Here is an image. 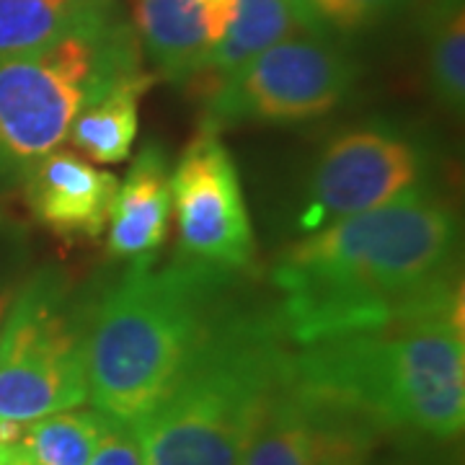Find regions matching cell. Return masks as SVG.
<instances>
[{
    "label": "cell",
    "instance_id": "obj_1",
    "mask_svg": "<svg viewBox=\"0 0 465 465\" xmlns=\"http://www.w3.org/2000/svg\"><path fill=\"white\" fill-rule=\"evenodd\" d=\"M460 228L427 183L295 241L274 266L284 336L305 347L430 313L463 316Z\"/></svg>",
    "mask_w": 465,
    "mask_h": 465
},
{
    "label": "cell",
    "instance_id": "obj_2",
    "mask_svg": "<svg viewBox=\"0 0 465 465\" xmlns=\"http://www.w3.org/2000/svg\"><path fill=\"white\" fill-rule=\"evenodd\" d=\"M231 274L186 259L133 262L88 313L91 406L127 427L150 414L228 308Z\"/></svg>",
    "mask_w": 465,
    "mask_h": 465
},
{
    "label": "cell",
    "instance_id": "obj_3",
    "mask_svg": "<svg viewBox=\"0 0 465 465\" xmlns=\"http://www.w3.org/2000/svg\"><path fill=\"white\" fill-rule=\"evenodd\" d=\"M292 372L360 411L385 440L445 445L463 432V316L396 318L295 347Z\"/></svg>",
    "mask_w": 465,
    "mask_h": 465
},
{
    "label": "cell",
    "instance_id": "obj_4",
    "mask_svg": "<svg viewBox=\"0 0 465 465\" xmlns=\"http://www.w3.org/2000/svg\"><path fill=\"white\" fill-rule=\"evenodd\" d=\"M292 351L274 311L228 302L163 401L133 424L145 465L241 463Z\"/></svg>",
    "mask_w": 465,
    "mask_h": 465
},
{
    "label": "cell",
    "instance_id": "obj_5",
    "mask_svg": "<svg viewBox=\"0 0 465 465\" xmlns=\"http://www.w3.org/2000/svg\"><path fill=\"white\" fill-rule=\"evenodd\" d=\"M143 73L133 29L119 18L34 54L0 57V171L24 173L60 148L91 101Z\"/></svg>",
    "mask_w": 465,
    "mask_h": 465
},
{
    "label": "cell",
    "instance_id": "obj_6",
    "mask_svg": "<svg viewBox=\"0 0 465 465\" xmlns=\"http://www.w3.org/2000/svg\"><path fill=\"white\" fill-rule=\"evenodd\" d=\"M88 313L60 269H42L11 298L0 326V421L29 424L88 401Z\"/></svg>",
    "mask_w": 465,
    "mask_h": 465
},
{
    "label": "cell",
    "instance_id": "obj_7",
    "mask_svg": "<svg viewBox=\"0 0 465 465\" xmlns=\"http://www.w3.org/2000/svg\"><path fill=\"white\" fill-rule=\"evenodd\" d=\"M357 67L329 32L302 29L269 47L207 96V130L235 122L295 124L329 114Z\"/></svg>",
    "mask_w": 465,
    "mask_h": 465
},
{
    "label": "cell",
    "instance_id": "obj_8",
    "mask_svg": "<svg viewBox=\"0 0 465 465\" xmlns=\"http://www.w3.org/2000/svg\"><path fill=\"white\" fill-rule=\"evenodd\" d=\"M382 432L347 403L290 375L269 396L238 465H370Z\"/></svg>",
    "mask_w": 465,
    "mask_h": 465
},
{
    "label": "cell",
    "instance_id": "obj_9",
    "mask_svg": "<svg viewBox=\"0 0 465 465\" xmlns=\"http://www.w3.org/2000/svg\"><path fill=\"white\" fill-rule=\"evenodd\" d=\"M171 204L182 238L179 259L232 274L249 266L253 231L243 186L215 130H204L183 150L171 173Z\"/></svg>",
    "mask_w": 465,
    "mask_h": 465
},
{
    "label": "cell",
    "instance_id": "obj_10",
    "mask_svg": "<svg viewBox=\"0 0 465 465\" xmlns=\"http://www.w3.org/2000/svg\"><path fill=\"white\" fill-rule=\"evenodd\" d=\"M427 155L409 134L365 124L336 134L318 155L305 223L329 225L399 200L424 183Z\"/></svg>",
    "mask_w": 465,
    "mask_h": 465
},
{
    "label": "cell",
    "instance_id": "obj_11",
    "mask_svg": "<svg viewBox=\"0 0 465 465\" xmlns=\"http://www.w3.org/2000/svg\"><path fill=\"white\" fill-rule=\"evenodd\" d=\"M114 173L70 150H52L26 171V197L42 225L63 238H99L116 194Z\"/></svg>",
    "mask_w": 465,
    "mask_h": 465
},
{
    "label": "cell",
    "instance_id": "obj_12",
    "mask_svg": "<svg viewBox=\"0 0 465 465\" xmlns=\"http://www.w3.org/2000/svg\"><path fill=\"white\" fill-rule=\"evenodd\" d=\"M171 220V173L166 153L148 143L116 186L109 207V251L119 259H148L166 241Z\"/></svg>",
    "mask_w": 465,
    "mask_h": 465
},
{
    "label": "cell",
    "instance_id": "obj_13",
    "mask_svg": "<svg viewBox=\"0 0 465 465\" xmlns=\"http://www.w3.org/2000/svg\"><path fill=\"white\" fill-rule=\"evenodd\" d=\"M302 29H313L300 0H235L231 24L223 39L207 54V63L194 78L207 96L241 67L269 47Z\"/></svg>",
    "mask_w": 465,
    "mask_h": 465
},
{
    "label": "cell",
    "instance_id": "obj_14",
    "mask_svg": "<svg viewBox=\"0 0 465 465\" xmlns=\"http://www.w3.org/2000/svg\"><path fill=\"white\" fill-rule=\"evenodd\" d=\"M112 21L114 0H0V57L45 52Z\"/></svg>",
    "mask_w": 465,
    "mask_h": 465
},
{
    "label": "cell",
    "instance_id": "obj_15",
    "mask_svg": "<svg viewBox=\"0 0 465 465\" xmlns=\"http://www.w3.org/2000/svg\"><path fill=\"white\" fill-rule=\"evenodd\" d=\"M134 18L158 75L173 84L200 75L213 45L197 0H134Z\"/></svg>",
    "mask_w": 465,
    "mask_h": 465
},
{
    "label": "cell",
    "instance_id": "obj_16",
    "mask_svg": "<svg viewBox=\"0 0 465 465\" xmlns=\"http://www.w3.org/2000/svg\"><path fill=\"white\" fill-rule=\"evenodd\" d=\"M153 84L143 70L91 101L70 124V143L96 163H124L140 130V101Z\"/></svg>",
    "mask_w": 465,
    "mask_h": 465
},
{
    "label": "cell",
    "instance_id": "obj_17",
    "mask_svg": "<svg viewBox=\"0 0 465 465\" xmlns=\"http://www.w3.org/2000/svg\"><path fill=\"white\" fill-rule=\"evenodd\" d=\"M112 421L96 409H65L24 424L16 448L34 465H88Z\"/></svg>",
    "mask_w": 465,
    "mask_h": 465
},
{
    "label": "cell",
    "instance_id": "obj_18",
    "mask_svg": "<svg viewBox=\"0 0 465 465\" xmlns=\"http://www.w3.org/2000/svg\"><path fill=\"white\" fill-rule=\"evenodd\" d=\"M427 63L434 99L460 114L465 104L463 0H434L427 16Z\"/></svg>",
    "mask_w": 465,
    "mask_h": 465
},
{
    "label": "cell",
    "instance_id": "obj_19",
    "mask_svg": "<svg viewBox=\"0 0 465 465\" xmlns=\"http://www.w3.org/2000/svg\"><path fill=\"white\" fill-rule=\"evenodd\" d=\"M406 0H300L313 29L357 34L391 18Z\"/></svg>",
    "mask_w": 465,
    "mask_h": 465
},
{
    "label": "cell",
    "instance_id": "obj_20",
    "mask_svg": "<svg viewBox=\"0 0 465 465\" xmlns=\"http://www.w3.org/2000/svg\"><path fill=\"white\" fill-rule=\"evenodd\" d=\"M88 465H145L143 450L137 445L133 427L112 421L101 437L99 448L91 455Z\"/></svg>",
    "mask_w": 465,
    "mask_h": 465
},
{
    "label": "cell",
    "instance_id": "obj_21",
    "mask_svg": "<svg viewBox=\"0 0 465 465\" xmlns=\"http://www.w3.org/2000/svg\"><path fill=\"white\" fill-rule=\"evenodd\" d=\"M406 445H409V452L393 455V458H385V460L378 465H455V460L448 458V455H437L432 450H414L416 442H406Z\"/></svg>",
    "mask_w": 465,
    "mask_h": 465
},
{
    "label": "cell",
    "instance_id": "obj_22",
    "mask_svg": "<svg viewBox=\"0 0 465 465\" xmlns=\"http://www.w3.org/2000/svg\"><path fill=\"white\" fill-rule=\"evenodd\" d=\"M0 465H34L21 455L16 445H0Z\"/></svg>",
    "mask_w": 465,
    "mask_h": 465
},
{
    "label": "cell",
    "instance_id": "obj_23",
    "mask_svg": "<svg viewBox=\"0 0 465 465\" xmlns=\"http://www.w3.org/2000/svg\"><path fill=\"white\" fill-rule=\"evenodd\" d=\"M11 298H14V292H11V290H0V326H3L5 311H8V305H11Z\"/></svg>",
    "mask_w": 465,
    "mask_h": 465
}]
</instances>
